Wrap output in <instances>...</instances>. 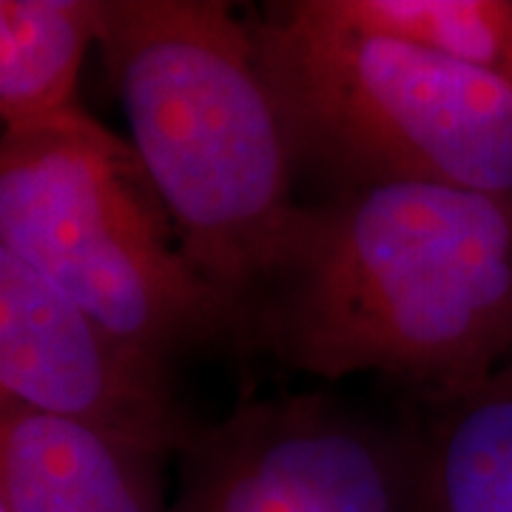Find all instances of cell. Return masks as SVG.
<instances>
[{
    "instance_id": "1",
    "label": "cell",
    "mask_w": 512,
    "mask_h": 512,
    "mask_svg": "<svg viewBox=\"0 0 512 512\" xmlns=\"http://www.w3.org/2000/svg\"><path fill=\"white\" fill-rule=\"evenodd\" d=\"M237 348L413 399L476 390L512 362V197L390 183L305 200Z\"/></svg>"
},
{
    "instance_id": "2",
    "label": "cell",
    "mask_w": 512,
    "mask_h": 512,
    "mask_svg": "<svg viewBox=\"0 0 512 512\" xmlns=\"http://www.w3.org/2000/svg\"><path fill=\"white\" fill-rule=\"evenodd\" d=\"M97 49L128 143L239 339L305 202L248 20L222 0H103Z\"/></svg>"
},
{
    "instance_id": "3",
    "label": "cell",
    "mask_w": 512,
    "mask_h": 512,
    "mask_svg": "<svg viewBox=\"0 0 512 512\" xmlns=\"http://www.w3.org/2000/svg\"><path fill=\"white\" fill-rule=\"evenodd\" d=\"M245 20L311 200L390 183L512 197V86L330 26L308 0L265 3Z\"/></svg>"
},
{
    "instance_id": "4",
    "label": "cell",
    "mask_w": 512,
    "mask_h": 512,
    "mask_svg": "<svg viewBox=\"0 0 512 512\" xmlns=\"http://www.w3.org/2000/svg\"><path fill=\"white\" fill-rule=\"evenodd\" d=\"M0 242L148 359L237 342L134 146L77 103L0 131Z\"/></svg>"
},
{
    "instance_id": "5",
    "label": "cell",
    "mask_w": 512,
    "mask_h": 512,
    "mask_svg": "<svg viewBox=\"0 0 512 512\" xmlns=\"http://www.w3.org/2000/svg\"><path fill=\"white\" fill-rule=\"evenodd\" d=\"M165 512H404L407 433L328 393L242 402L177 450Z\"/></svg>"
},
{
    "instance_id": "6",
    "label": "cell",
    "mask_w": 512,
    "mask_h": 512,
    "mask_svg": "<svg viewBox=\"0 0 512 512\" xmlns=\"http://www.w3.org/2000/svg\"><path fill=\"white\" fill-rule=\"evenodd\" d=\"M0 402L66 416L177 456L200 421L171 370L126 348L0 242Z\"/></svg>"
},
{
    "instance_id": "7",
    "label": "cell",
    "mask_w": 512,
    "mask_h": 512,
    "mask_svg": "<svg viewBox=\"0 0 512 512\" xmlns=\"http://www.w3.org/2000/svg\"><path fill=\"white\" fill-rule=\"evenodd\" d=\"M165 461L86 421L0 402L6 512H165Z\"/></svg>"
},
{
    "instance_id": "8",
    "label": "cell",
    "mask_w": 512,
    "mask_h": 512,
    "mask_svg": "<svg viewBox=\"0 0 512 512\" xmlns=\"http://www.w3.org/2000/svg\"><path fill=\"white\" fill-rule=\"evenodd\" d=\"M404 512H512V365L476 390L413 399Z\"/></svg>"
},
{
    "instance_id": "9",
    "label": "cell",
    "mask_w": 512,
    "mask_h": 512,
    "mask_svg": "<svg viewBox=\"0 0 512 512\" xmlns=\"http://www.w3.org/2000/svg\"><path fill=\"white\" fill-rule=\"evenodd\" d=\"M103 0H0V131L69 109Z\"/></svg>"
},
{
    "instance_id": "10",
    "label": "cell",
    "mask_w": 512,
    "mask_h": 512,
    "mask_svg": "<svg viewBox=\"0 0 512 512\" xmlns=\"http://www.w3.org/2000/svg\"><path fill=\"white\" fill-rule=\"evenodd\" d=\"M330 26L390 37L512 86V0H308Z\"/></svg>"
},
{
    "instance_id": "11",
    "label": "cell",
    "mask_w": 512,
    "mask_h": 512,
    "mask_svg": "<svg viewBox=\"0 0 512 512\" xmlns=\"http://www.w3.org/2000/svg\"><path fill=\"white\" fill-rule=\"evenodd\" d=\"M0 512H6V507H3V501H0Z\"/></svg>"
},
{
    "instance_id": "12",
    "label": "cell",
    "mask_w": 512,
    "mask_h": 512,
    "mask_svg": "<svg viewBox=\"0 0 512 512\" xmlns=\"http://www.w3.org/2000/svg\"><path fill=\"white\" fill-rule=\"evenodd\" d=\"M510 365H512V362H510Z\"/></svg>"
}]
</instances>
